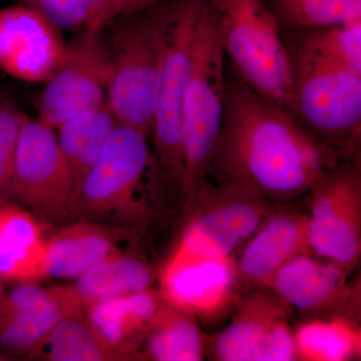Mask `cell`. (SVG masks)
Wrapping results in <instances>:
<instances>
[{
  "instance_id": "7c38bea8",
  "label": "cell",
  "mask_w": 361,
  "mask_h": 361,
  "mask_svg": "<svg viewBox=\"0 0 361 361\" xmlns=\"http://www.w3.org/2000/svg\"><path fill=\"white\" fill-rule=\"evenodd\" d=\"M110 59L103 28L84 27L70 44L65 58L47 80L40 97V122L51 129L71 116L106 102Z\"/></svg>"
},
{
  "instance_id": "e0dca14e",
  "label": "cell",
  "mask_w": 361,
  "mask_h": 361,
  "mask_svg": "<svg viewBox=\"0 0 361 361\" xmlns=\"http://www.w3.org/2000/svg\"><path fill=\"white\" fill-rule=\"evenodd\" d=\"M71 312L75 310L61 287L47 289L23 282L0 300V355L30 356L52 327Z\"/></svg>"
},
{
  "instance_id": "4316f807",
  "label": "cell",
  "mask_w": 361,
  "mask_h": 361,
  "mask_svg": "<svg viewBox=\"0 0 361 361\" xmlns=\"http://www.w3.org/2000/svg\"><path fill=\"white\" fill-rule=\"evenodd\" d=\"M304 32L300 40L304 47L361 73V20Z\"/></svg>"
},
{
  "instance_id": "2e32d148",
  "label": "cell",
  "mask_w": 361,
  "mask_h": 361,
  "mask_svg": "<svg viewBox=\"0 0 361 361\" xmlns=\"http://www.w3.org/2000/svg\"><path fill=\"white\" fill-rule=\"evenodd\" d=\"M310 252L307 214L276 207L246 242L236 261L240 282L249 290L269 288L286 263Z\"/></svg>"
},
{
  "instance_id": "f1b7e54d",
  "label": "cell",
  "mask_w": 361,
  "mask_h": 361,
  "mask_svg": "<svg viewBox=\"0 0 361 361\" xmlns=\"http://www.w3.org/2000/svg\"><path fill=\"white\" fill-rule=\"evenodd\" d=\"M59 30L87 25L99 0H30Z\"/></svg>"
},
{
  "instance_id": "ba28073f",
  "label": "cell",
  "mask_w": 361,
  "mask_h": 361,
  "mask_svg": "<svg viewBox=\"0 0 361 361\" xmlns=\"http://www.w3.org/2000/svg\"><path fill=\"white\" fill-rule=\"evenodd\" d=\"M185 208L186 220L170 260L233 256L276 205L246 188L208 180Z\"/></svg>"
},
{
  "instance_id": "30bf717a",
  "label": "cell",
  "mask_w": 361,
  "mask_h": 361,
  "mask_svg": "<svg viewBox=\"0 0 361 361\" xmlns=\"http://www.w3.org/2000/svg\"><path fill=\"white\" fill-rule=\"evenodd\" d=\"M291 307L269 288L250 289L234 307L232 322L207 336L206 357L218 361H296Z\"/></svg>"
},
{
  "instance_id": "9c48e42d",
  "label": "cell",
  "mask_w": 361,
  "mask_h": 361,
  "mask_svg": "<svg viewBox=\"0 0 361 361\" xmlns=\"http://www.w3.org/2000/svg\"><path fill=\"white\" fill-rule=\"evenodd\" d=\"M307 194L311 251L355 270L361 257L360 159L329 168Z\"/></svg>"
},
{
  "instance_id": "83f0119b",
  "label": "cell",
  "mask_w": 361,
  "mask_h": 361,
  "mask_svg": "<svg viewBox=\"0 0 361 361\" xmlns=\"http://www.w3.org/2000/svg\"><path fill=\"white\" fill-rule=\"evenodd\" d=\"M23 114L0 99V199L14 198V164Z\"/></svg>"
},
{
  "instance_id": "d6986e66",
  "label": "cell",
  "mask_w": 361,
  "mask_h": 361,
  "mask_svg": "<svg viewBox=\"0 0 361 361\" xmlns=\"http://www.w3.org/2000/svg\"><path fill=\"white\" fill-rule=\"evenodd\" d=\"M161 295L152 288L85 308V315L116 360L141 358L140 351Z\"/></svg>"
},
{
  "instance_id": "d6a6232c",
  "label": "cell",
  "mask_w": 361,
  "mask_h": 361,
  "mask_svg": "<svg viewBox=\"0 0 361 361\" xmlns=\"http://www.w3.org/2000/svg\"><path fill=\"white\" fill-rule=\"evenodd\" d=\"M157 1H159V0H157Z\"/></svg>"
},
{
  "instance_id": "277c9868",
  "label": "cell",
  "mask_w": 361,
  "mask_h": 361,
  "mask_svg": "<svg viewBox=\"0 0 361 361\" xmlns=\"http://www.w3.org/2000/svg\"><path fill=\"white\" fill-rule=\"evenodd\" d=\"M225 56L217 16L204 0L183 99L180 142L184 205L208 180L209 163L224 115Z\"/></svg>"
},
{
  "instance_id": "ffe728a7",
  "label": "cell",
  "mask_w": 361,
  "mask_h": 361,
  "mask_svg": "<svg viewBox=\"0 0 361 361\" xmlns=\"http://www.w3.org/2000/svg\"><path fill=\"white\" fill-rule=\"evenodd\" d=\"M154 273L146 259L123 248L99 261L61 287L68 302L77 310L151 288Z\"/></svg>"
},
{
  "instance_id": "4fadbf2b",
  "label": "cell",
  "mask_w": 361,
  "mask_h": 361,
  "mask_svg": "<svg viewBox=\"0 0 361 361\" xmlns=\"http://www.w3.org/2000/svg\"><path fill=\"white\" fill-rule=\"evenodd\" d=\"M323 259L312 252L297 256L278 271L269 289L305 319L338 316L360 322V278L351 279L353 269Z\"/></svg>"
},
{
  "instance_id": "d4e9b609",
  "label": "cell",
  "mask_w": 361,
  "mask_h": 361,
  "mask_svg": "<svg viewBox=\"0 0 361 361\" xmlns=\"http://www.w3.org/2000/svg\"><path fill=\"white\" fill-rule=\"evenodd\" d=\"M30 356L51 361L116 360L90 326L85 311L59 320Z\"/></svg>"
},
{
  "instance_id": "3957f363",
  "label": "cell",
  "mask_w": 361,
  "mask_h": 361,
  "mask_svg": "<svg viewBox=\"0 0 361 361\" xmlns=\"http://www.w3.org/2000/svg\"><path fill=\"white\" fill-rule=\"evenodd\" d=\"M290 54L292 115L343 161L360 159L361 73L299 42Z\"/></svg>"
},
{
  "instance_id": "484cf974",
  "label": "cell",
  "mask_w": 361,
  "mask_h": 361,
  "mask_svg": "<svg viewBox=\"0 0 361 361\" xmlns=\"http://www.w3.org/2000/svg\"><path fill=\"white\" fill-rule=\"evenodd\" d=\"M273 13L279 25L315 30L361 20V0H276Z\"/></svg>"
},
{
  "instance_id": "cb8c5ba5",
  "label": "cell",
  "mask_w": 361,
  "mask_h": 361,
  "mask_svg": "<svg viewBox=\"0 0 361 361\" xmlns=\"http://www.w3.org/2000/svg\"><path fill=\"white\" fill-rule=\"evenodd\" d=\"M298 360L350 361L361 356L358 322L348 318L305 319L294 329Z\"/></svg>"
},
{
  "instance_id": "4dcf8cb0",
  "label": "cell",
  "mask_w": 361,
  "mask_h": 361,
  "mask_svg": "<svg viewBox=\"0 0 361 361\" xmlns=\"http://www.w3.org/2000/svg\"><path fill=\"white\" fill-rule=\"evenodd\" d=\"M2 282H4V280L0 278V300H1L2 297L4 296V285H2Z\"/></svg>"
},
{
  "instance_id": "44dd1931",
  "label": "cell",
  "mask_w": 361,
  "mask_h": 361,
  "mask_svg": "<svg viewBox=\"0 0 361 361\" xmlns=\"http://www.w3.org/2000/svg\"><path fill=\"white\" fill-rule=\"evenodd\" d=\"M45 240L32 214L0 199V278L33 281L44 277Z\"/></svg>"
},
{
  "instance_id": "7a4b0ae2",
  "label": "cell",
  "mask_w": 361,
  "mask_h": 361,
  "mask_svg": "<svg viewBox=\"0 0 361 361\" xmlns=\"http://www.w3.org/2000/svg\"><path fill=\"white\" fill-rule=\"evenodd\" d=\"M148 140L130 126H116L71 198L73 221L104 223L134 233L148 224L155 213L159 180L164 182Z\"/></svg>"
},
{
  "instance_id": "5bb4252c",
  "label": "cell",
  "mask_w": 361,
  "mask_h": 361,
  "mask_svg": "<svg viewBox=\"0 0 361 361\" xmlns=\"http://www.w3.org/2000/svg\"><path fill=\"white\" fill-rule=\"evenodd\" d=\"M159 278L161 297L205 322L224 317L247 292L233 256L167 259Z\"/></svg>"
},
{
  "instance_id": "ac0fdd59",
  "label": "cell",
  "mask_w": 361,
  "mask_h": 361,
  "mask_svg": "<svg viewBox=\"0 0 361 361\" xmlns=\"http://www.w3.org/2000/svg\"><path fill=\"white\" fill-rule=\"evenodd\" d=\"M134 232L92 221H73L45 240L44 277L78 278L111 254L126 248Z\"/></svg>"
},
{
  "instance_id": "603a6c76",
  "label": "cell",
  "mask_w": 361,
  "mask_h": 361,
  "mask_svg": "<svg viewBox=\"0 0 361 361\" xmlns=\"http://www.w3.org/2000/svg\"><path fill=\"white\" fill-rule=\"evenodd\" d=\"M121 123L106 101L71 116L58 128V142L70 173L71 198L99 160L109 137Z\"/></svg>"
},
{
  "instance_id": "8fae6325",
  "label": "cell",
  "mask_w": 361,
  "mask_h": 361,
  "mask_svg": "<svg viewBox=\"0 0 361 361\" xmlns=\"http://www.w3.org/2000/svg\"><path fill=\"white\" fill-rule=\"evenodd\" d=\"M14 198L51 224H70V173L54 129L23 115L16 164Z\"/></svg>"
},
{
  "instance_id": "1f68e13d",
  "label": "cell",
  "mask_w": 361,
  "mask_h": 361,
  "mask_svg": "<svg viewBox=\"0 0 361 361\" xmlns=\"http://www.w3.org/2000/svg\"><path fill=\"white\" fill-rule=\"evenodd\" d=\"M4 357H6V356L0 355V360H6V358H4Z\"/></svg>"
},
{
  "instance_id": "9a60e30c",
  "label": "cell",
  "mask_w": 361,
  "mask_h": 361,
  "mask_svg": "<svg viewBox=\"0 0 361 361\" xmlns=\"http://www.w3.org/2000/svg\"><path fill=\"white\" fill-rule=\"evenodd\" d=\"M61 30L33 6L0 8V68L28 82H45L65 58Z\"/></svg>"
},
{
  "instance_id": "5b68a950",
  "label": "cell",
  "mask_w": 361,
  "mask_h": 361,
  "mask_svg": "<svg viewBox=\"0 0 361 361\" xmlns=\"http://www.w3.org/2000/svg\"><path fill=\"white\" fill-rule=\"evenodd\" d=\"M206 1L217 16L225 56L231 59L235 75L259 96L292 115L290 54L266 0Z\"/></svg>"
},
{
  "instance_id": "7402d4cb",
  "label": "cell",
  "mask_w": 361,
  "mask_h": 361,
  "mask_svg": "<svg viewBox=\"0 0 361 361\" xmlns=\"http://www.w3.org/2000/svg\"><path fill=\"white\" fill-rule=\"evenodd\" d=\"M206 345L207 334L196 316L161 296L140 356L156 361H201L206 357Z\"/></svg>"
},
{
  "instance_id": "8992f818",
  "label": "cell",
  "mask_w": 361,
  "mask_h": 361,
  "mask_svg": "<svg viewBox=\"0 0 361 361\" xmlns=\"http://www.w3.org/2000/svg\"><path fill=\"white\" fill-rule=\"evenodd\" d=\"M110 59L106 103L118 122L151 137L161 80L153 7L116 16L103 27Z\"/></svg>"
},
{
  "instance_id": "f546056e",
  "label": "cell",
  "mask_w": 361,
  "mask_h": 361,
  "mask_svg": "<svg viewBox=\"0 0 361 361\" xmlns=\"http://www.w3.org/2000/svg\"><path fill=\"white\" fill-rule=\"evenodd\" d=\"M157 0H99L85 27L101 30L108 21L122 14L140 11Z\"/></svg>"
},
{
  "instance_id": "6da1fadb",
  "label": "cell",
  "mask_w": 361,
  "mask_h": 361,
  "mask_svg": "<svg viewBox=\"0 0 361 361\" xmlns=\"http://www.w3.org/2000/svg\"><path fill=\"white\" fill-rule=\"evenodd\" d=\"M341 161L291 114L236 75L226 78L224 115L208 177L246 188L277 205L307 194L322 173Z\"/></svg>"
},
{
  "instance_id": "52a82bcc",
  "label": "cell",
  "mask_w": 361,
  "mask_h": 361,
  "mask_svg": "<svg viewBox=\"0 0 361 361\" xmlns=\"http://www.w3.org/2000/svg\"><path fill=\"white\" fill-rule=\"evenodd\" d=\"M204 0H159L153 7L161 44V80L151 137L166 186L182 194L183 99Z\"/></svg>"
}]
</instances>
